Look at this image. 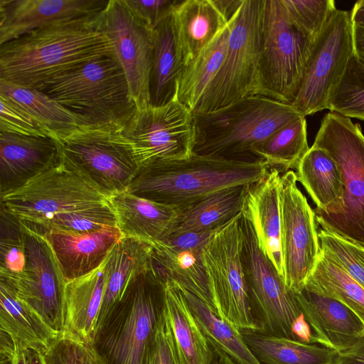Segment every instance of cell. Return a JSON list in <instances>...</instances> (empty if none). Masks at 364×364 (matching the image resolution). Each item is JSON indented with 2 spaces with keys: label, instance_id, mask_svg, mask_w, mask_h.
Instances as JSON below:
<instances>
[{
  "label": "cell",
  "instance_id": "6da1fadb",
  "mask_svg": "<svg viewBox=\"0 0 364 364\" xmlns=\"http://www.w3.org/2000/svg\"><path fill=\"white\" fill-rule=\"evenodd\" d=\"M96 16L36 29L0 45V81L39 90L96 58L115 54L112 41L97 27Z\"/></svg>",
  "mask_w": 364,
  "mask_h": 364
},
{
  "label": "cell",
  "instance_id": "7a4b0ae2",
  "mask_svg": "<svg viewBox=\"0 0 364 364\" xmlns=\"http://www.w3.org/2000/svg\"><path fill=\"white\" fill-rule=\"evenodd\" d=\"M270 168L263 161H237L193 153L187 159L143 165L127 191L181 209L219 190L255 183Z\"/></svg>",
  "mask_w": 364,
  "mask_h": 364
},
{
  "label": "cell",
  "instance_id": "3957f363",
  "mask_svg": "<svg viewBox=\"0 0 364 364\" xmlns=\"http://www.w3.org/2000/svg\"><path fill=\"white\" fill-rule=\"evenodd\" d=\"M193 153L231 161H260L254 149L302 116L288 103L250 95L208 113H193Z\"/></svg>",
  "mask_w": 364,
  "mask_h": 364
},
{
  "label": "cell",
  "instance_id": "277c9868",
  "mask_svg": "<svg viewBox=\"0 0 364 364\" xmlns=\"http://www.w3.org/2000/svg\"><path fill=\"white\" fill-rule=\"evenodd\" d=\"M38 90L80 118L85 127L124 129L136 109L115 54L96 58Z\"/></svg>",
  "mask_w": 364,
  "mask_h": 364
},
{
  "label": "cell",
  "instance_id": "5b68a950",
  "mask_svg": "<svg viewBox=\"0 0 364 364\" xmlns=\"http://www.w3.org/2000/svg\"><path fill=\"white\" fill-rule=\"evenodd\" d=\"M163 283L151 266L135 275L97 325L93 344L107 364H143L163 309Z\"/></svg>",
  "mask_w": 364,
  "mask_h": 364
},
{
  "label": "cell",
  "instance_id": "8992f818",
  "mask_svg": "<svg viewBox=\"0 0 364 364\" xmlns=\"http://www.w3.org/2000/svg\"><path fill=\"white\" fill-rule=\"evenodd\" d=\"M52 137L58 144L61 163L108 198L127 191L140 169L122 129L81 127Z\"/></svg>",
  "mask_w": 364,
  "mask_h": 364
},
{
  "label": "cell",
  "instance_id": "52a82bcc",
  "mask_svg": "<svg viewBox=\"0 0 364 364\" xmlns=\"http://www.w3.org/2000/svg\"><path fill=\"white\" fill-rule=\"evenodd\" d=\"M264 0H242L231 18L223 62L193 113H208L257 95Z\"/></svg>",
  "mask_w": 364,
  "mask_h": 364
},
{
  "label": "cell",
  "instance_id": "ba28073f",
  "mask_svg": "<svg viewBox=\"0 0 364 364\" xmlns=\"http://www.w3.org/2000/svg\"><path fill=\"white\" fill-rule=\"evenodd\" d=\"M242 213L215 230L203 249L215 313L240 331H262L251 306L243 259Z\"/></svg>",
  "mask_w": 364,
  "mask_h": 364
},
{
  "label": "cell",
  "instance_id": "9c48e42d",
  "mask_svg": "<svg viewBox=\"0 0 364 364\" xmlns=\"http://www.w3.org/2000/svg\"><path fill=\"white\" fill-rule=\"evenodd\" d=\"M313 146L334 159L344 187L342 212L318 224L364 247V135L360 124L330 112L322 119Z\"/></svg>",
  "mask_w": 364,
  "mask_h": 364
},
{
  "label": "cell",
  "instance_id": "30bf717a",
  "mask_svg": "<svg viewBox=\"0 0 364 364\" xmlns=\"http://www.w3.org/2000/svg\"><path fill=\"white\" fill-rule=\"evenodd\" d=\"M312 45L290 21L281 0H264L257 95L291 104Z\"/></svg>",
  "mask_w": 364,
  "mask_h": 364
},
{
  "label": "cell",
  "instance_id": "8fae6325",
  "mask_svg": "<svg viewBox=\"0 0 364 364\" xmlns=\"http://www.w3.org/2000/svg\"><path fill=\"white\" fill-rule=\"evenodd\" d=\"M108 200L107 196L60 161L22 188L1 197V206L21 223L32 224Z\"/></svg>",
  "mask_w": 364,
  "mask_h": 364
},
{
  "label": "cell",
  "instance_id": "7c38bea8",
  "mask_svg": "<svg viewBox=\"0 0 364 364\" xmlns=\"http://www.w3.org/2000/svg\"><path fill=\"white\" fill-rule=\"evenodd\" d=\"M353 55L350 12L336 9L313 43L299 88L291 102L302 116L327 109L330 95Z\"/></svg>",
  "mask_w": 364,
  "mask_h": 364
},
{
  "label": "cell",
  "instance_id": "4fadbf2b",
  "mask_svg": "<svg viewBox=\"0 0 364 364\" xmlns=\"http://www.w3.org/2000/svg\"><path fill=\"white\" fill-rule=\"evenodd\" d=\"M123 133L140 167L156 161L187 159L193 153V114L178 98L136 109Z\"/></svg>",
  "mask_w": 364,
  "mask_h": 364
},
{
  "label": "cell",
  "instance_id": "5bb4252c",
  "mask_svg": "<svg viewBox=\"0 0 364 364\" xmlns=\"http://www.w3.org/2000/svg\"><path fill=\"white\" fill-rule=\"evenodd\" d=\"M242 259L248 294L257 321L264 333L294 339L293 321L302 313L294 292L260 250L249 220L242 213Z\"/></svg>",
  "mask_w": 364,
  "mask_h": 364
},
{
  "label": "cell",
  "instance_id": "9a60e30c",
  "mask_svg": "<svg viewBox=\"0 0 364 364\" xmlns=\"http://www.w3.org/2000/svg\"><path fill=\"white\" fill-rule=\"evenodd\" d=\"M295 171L281 175L279 203L284 282L292 292L301 291L321 253L316 215L297 186Z\"/></svg>",
  "mask_w": 364,
  "mask_h": 364
},
{
  "label": "cell",
  "instance_id": "2e32d148",
  "mask_svg": "<svg viewBox=\"0 0 364 364\" xmlns=\"http://www.w3.org/2000/svg\"><path fill=\"white\" fill-rule=\"evenodd\" d=\"M95 21L97 27L112 42L136 109L149 106L154 30L141 21L124 0H109Z\"/></svg>",
  "mask_w": 364,
  "mask_h": 364
},
{
  "label": "cell",
  "instance_id": "e0dca14e",
  "mask_svg": "<svg viewBox=\"0 0 364 364\" xmlns=\"http://www.w3.org/2000/svg\"><path fill=\"white\" fill-rule=\"evenodd\" d=\"M22 227L25 267L18 274L0 273L1 279L52 329L60 333L63 329V304L66 282L47 240L23 225Z\"/></svg>",
  "mask_w": 364,
  "mask_h": 364
},
{
  "label": "cell",
  "instance_id": "ac0fdd59",
  "mask_svg": "<svg viewBox=\"0 0 364 364\" xmlns=\"http://www.w3.org/2000/svg\"><path fill=\"white\" fill-rule=\"evenodd\" d=\"M109 0H0V45L30 31L98 15Z\"/></svg>",
  "mask_w": 364,
  "mask_h": 364
},
{
  "label": "cell",
  "instance_id": "d6986e66",
  "mask_svg": "<svg viewBox=\"0 0 364 364\" xmlns=\"http://www.w3.org/2000/svg\"><path fill=\"white\" fill-rule=\"evenodd\" d=\"M60 163L55 140L0 132V196L11 193Z\"/></svg>",
  "mask_w": 364,
  "mask_h": 364
},
{
  "label": "cell",
  "instance_id": "ffe728a7",
  "mask_svg": "<svg viewBox=\"0 0 364 364\" xmlns=\"http://www.w3.org/2000/svg\"><path fill=\"white\" fill-rule=\"evenodd\" d=\"M294 294L311 327L314 343L340 353L364 336L363 322L340 301L305 288Z\"/></svg>",
  "mask_w": 364,
  "mask_h": 364
},
{
  "label": "cell",
  "instance_id": "44dd1931",
  "mask_svg": "<svg viewBox=\"0 0 364 364\" xmlns=\"http://www.w3.org/2000/svg\"><path fill=\"white\" fill-rule=\"evenodd\" d=\"M43 236L55 257L65 282L85 276L104 262L122 234L117 226L87 233L51 231Z\"/></svg>",
  "mask_w": 364,
  "mask_h": 364
},
{
  "label": "cell",
  "instance_id": "7402d4cb",
  "mask_svg": "<svg viewBox=\"0 0 364 364\" xmlns=\"http://www.w3.org/2000/svg\"><path fill=\"white\" fill-rule=\"evenodd\" d=\"M280 173L277 168H271L264 178L250 185L242 213L252 224L260 250L284 280L279 203Z\"/></svg>",
  "mask_w": 364,
  "mask_h": 364
},
{
  "label": "cell",
  "instance_id": "603a6c76",
  "mask_svg": "<svg viewBox=\"0 0 364 364\" xmlns=\"http://www.w3.org/2000/svg\"><path fill=\"white\" fill-rule=\"evenodd\" d=\"M296 175L316 205L317 223L339 215L343 209V181L341 170L324 149L311 146L300 161Z\"/></svg>",
  "mask_w": 364,
  "mask_h": 364
},
{
  "label": "cell",
  "instance_id": "cb8c5ba5",
  "mask_svg": "<svg viewBox=\"0 0 364 364\" xmlns=\"http://www.w3.org/2000/svg\"><path fill=\"white\" fill-rule=\"evenodd\" d=\"M123 237L151 244L169 235L180 209L154 202L124 191L108 198Z\"/></svg>",
  "mask_w": 364,
  "mask_h": 364
},
{
  "label": "cell",
  "instance_id": "d4e9b609",
  "mask_svg": "<svg viewBox=\"0 0 364 364\" xmlns=\"http://www.w3.org/2000/svg\"><path fill=\"white\" fill-rule=\"evenodd\" d=\"M163 312L172 333L178 364H210L212 346L180 287L168 278L163 283Z\"/></svg>",
  "mask_w": 364,
  "mask_h": 364
},
{
  "label": "cell",
  "instance_id": "484cf974",
  "mask_svg": "<svg viewBox=\"0 0 364 364\" xmlns=\"http://www.w3.org/2000/svg\"><path fill=\"white\" fill-rule=\"evenodd\" d=\"M171 17L184 68L228 23L213 0H181Z\"/></svg>",
  "mask_w": 364,
  "mask_h": 364
},
{
  "label": "cell",
  "instance_id": "4316f807",
  "mask_svg": "<svg viewBox=\"0 0 364 364\" xmlns=\"http://www.w3.org/2000/svg\"><path fill=\"white\" fill-rule=\"evenodd\" d=\"M106 264L107 258L91 273L66 282L63 304V331L93 341L105 289Z\"/></svg>",
  "mask_w": 364,
  "mask_h": 364
},
{
  "label": "cell",
  "instance_id": "83f0119b",
  "mask_svg": "<svg viewBox=\"0 0 364 364\" xmlns=\"http://www.w3.org/2000/svg\"><path fill=\"white\" fill-rule=\"evenodd\" d=\"M250 185L240 184L219 190L180 209L171 234L215 232L242 212Z\"/></svg>",
  "mask_w": 364,
  "mask_h": 364
},
{
  "label": "cell",
  "instance_id": "f1b7e54d",
  "mask_svg": "<svg viewBox=\"0 0 364 364\" xmlns=\"http://www.w3.org/2000/svg\"><path fill=\"white\" fill-rule=\"evenodd\" d=\"M152 252L153 244L123 236L112 247L107 257L105 289L97 325L120 299L133 277L150 267Z\"/></svg>",
  "mask_w": 364,
  "mask_h": 364
},
{
  "label": "cell",
  "instance_id": "f546056e",
  "mask_svg": "<svg viewBox=\"0 0 364 364\" xmlns=\"http://www.w3.org/2000/svg\"><path fill=\"white\" fill-rule=\"evenodd\" d=\"M204 246L178 247L158 241L153 244L151 264L163 282H176L213 310L203 262Z\"/></svg>",
  "mask_w": 364,
  "mask_h": 364
},
{
  "label": "cell",
  "instance_id": "4dcf8cb0",
  "mask_svg": "<svg viewBox=\"0 0 364 364\" xmlns=\"http://www.w3.org/2000/svg\"><path fill=\"white\" fill-rule=\"evenodd\" d=\"M183 68L171 15L154 28V48L149 81L151 105H164L177 98L178 85Z\"/></svg>",
  "mask_w": 364,
  "mask_h": 364
},
{
  "label": "cell",
  "instance_id": "1f68e13d",
  "mask_svg": "<svg viewBox=\"0 0 364 364\" xmlns=\"http://www.w3.org/2000/svg\"><path fill=\"white\" fill-rule=\"evenodd\" d=\"M261 364H336L338 353L318 343H305L261 331H242Z\"/></svg>",
  "mask_w": 364,
  "mask_h": 364
},
{
  "label": "cell",
  "instance_id": "d6a6232c",
  "mask_svg": "<svg viewBox=\"0 0 364 364\" xmlns=\"http://www.w3.org/2000/svg\"><path fill=\"white\" fill-rule=\"evenodd\" d=\"M0 331L25 346L43 351L60 333L52 329L14 290L0 280Z\"/></svg>",
  "mask_w": 364,
  "mask_h": 364
},
{
  "label": "cell",
  "instance_id": "836d02e7",
  "mask_svg": "<svg viewBox=\"0 0 364 364\" xmlns=\"http://www.w3.org/2000/svg\"><path fill=\"white\" fill-rule=\"evenodd\" d=\"M0 95L30 114L50 136L65 135L85 127L80 118L38 90L0 81Z\"/></svg>",
  "mask_w": 364,
  "mask_h": 364
},
{
  "label": "cell",
  "instance_id": "e575fe53",
  "mask_svg": "<svg viewBox=\"0 0 364 364\" xmlns=\"http://www.w3.org/2000/svg\"><path fill=\"white\" fill-rule=\"evenodd\" d=\"M231 18L227 26L183 68L177 98L192 112L219 70L226 54Z\"/></svg>",
  "mask_w": 364,
  "mask_h": 364
},
{
  "label": "cell",
  "instance_id": "d590c367",
  "mask_svg": "<svg viewBox=\"0 0 364 364\" xmlns=\"http://www.w3.org/2000/svg\"><path fill=\"white\" fill-rule=\"evenodd\" d=\"M178 286L200 328L212 346L225 353L236 364H261L249 348L241 331L220 318L200 299Z\"/></svg>",
  "mask_w": 364,
  "mask_h": 364
},
{
  "label": "cell",
  "instance_id": "8d00e7d4",
  "mask_svg": "<svg viewBox=\"0 0 364 364\" xmlns=\"http://www.w3.org/2000/svg\"><path fill=\"white\" fill-rule=\"evenodd\" d=\"M304 288L340 301L364 323V289L321 250Z\"/></svg>",
  "mask_w": 364,
  "mask_h": 364
},
{
  "label": "cell",
  "instance_id": "74e56055",
  "mask_svg": "<svg viewBox=\"0 0 364 364\" xmlns=\"http://www.w3.org/2000/svg\"><path fill=\"white\" fill-rule=\"evenodd\" d=\"M306 120L301 116L278 129L253 151L255 156L280 173L296 169L308 151Z\"/></svg>",
  "mask_w": 364,
  "mask_h": 364
},
{
  "label": "cell",
  "instance_id": "f35d334b",
  "mask_svg": "<svg viewBox=\"0 0 364 364\" xmlns=\"http://www.w3.org/2000/svg\"><path fill=\"white\" fill-rule=\"evenodd\" d=\"M39 235L51 231L87 233L108 226H117L115 213L109 202L63 213L40 223L23 224Z\"/></svg>",
  "mask_w": 364,
  "mask_h": 364
},
{
  "label": "cell",
  "instance_id": "ab89813d",
  "mask_svg": "<svg viewBox=\"0 0 364 364\" xmlns=\"http://www.w3.org/2000/svg\"><path fill=\"white\" fill-rule=\"evenodd\" d=\"M327 109L364 121V63L354 54L330 95Z\"/></svg>",
  "mask_w": 364,
  "mask_h": 364
},
{
  "label": "cell",
  "instance_id": "60d3db41",
  "mask_svg": "<svg viewBox=\"0 0 364 364\" xmlns=\"http://www.w3.org/2000/svg\"><path fill=\"white\" fill-rule=\"evenodd\" d=\"M292 24L313 43L336 9L333 0H281Z\"/></svg>",
  "mask_w": 364,
  "mask_h": 364
},
{
  "label": "cell",
  "instance_id": "b9f144b4",
  "mask_svg": "<svg viewBox=\"0 0 364 364\" xmlns=\"http://www.w3.org/2000/svg\"><path fill=\"white\" fill-rule=\"evenodd\" d=\"M47 364H107L91 341L60 332L43 351Z\"/></svg>",
  "mask_w": 364,
  "mask_h": 364
},
{
  "label": "cell",
  "instance_id": "7bdbcfd3",
  "mask_svg": "<svg viewBox=\"0 0 364 364\" xmlns=\"http://www.w3.org/2000/svg\"><path fill=\"white\" fill-rule=\"evenodd\" d=\"M0 221V273H20L26 264L22 225L17 217L2 206Z\"/></svg>",
  "mask_w": 364,
  "mask_h": 364
},
{
  "label": "cell",
  "instance_id": "ee69618b",
  "mask_svg": "<svg viewBox=\"0 0 364 364\" xmlns=\"http://www.w3.org/2000/svg\"><path fill=\"white\" fill-rule=\"evenodd\" d=\"M318 238L321 251L364 289V247L322 229Z\"/></svg>",
  "mask_w": 364,
  "mask_h": 364
},
{
  "label": "cell",
  "instance_id": "f6af8a7d",
  "mask_svg": "<svg viewBox=\"0 0 364 364\" xmlns=\"http://www.w3.org/2000/svg\"><path fill=\"white\" fill-rule=\"evenodd\" d=\"M0 132L35 136L50 134L26 112L0 95Z\"/></svg>",
  "mask_w": 364,
  "mask_h": 364
},
{
  "label": "cell",
  "instance_id": "bcb514c9",
  "mask_svg": "<svg viewBox=\"0 0 364 364\" xmlns=\"http://www.w3.org/2000/svg\"><path fill=\"white\" fill-rule=\"evenodd\" d=\"M143 364H178L172 333L163 309Z\"/></svg>",
  "mask_w": 364,
  "mask_h": 364
},
{
  "label": "cell",
  "instance_id": "7dc6e473",
  "mask_svg": "<svg viewBox=\"0 0 364 364\" xmlns=\"http://www.w3.org/2000/svg\"><path fill=\"white\" fill-rule=\"evenodd\" d=\"M132 11L154 29L170 16L181 0H124Z\"/></svg>",
  "mask_w": 364,
  "mask_h": 364
},
{
  "label": "cell",
  "instance_id": "c3c4849f",
  "mask_svg": "<svg viewBox=\"0 0 364 364\" xmlns=\"http://www.w3.org/2000/svg\"><path fill=\"white\" fill-rule=\"evenodd\" d=\"M0 364H28V348L1 331Z\"/></svg>",
  "mask_w": 364,
  "mask_h": 364
},
{
  "label": "cell",
  "instance_id": "681fc988",
  "mask_svg": "<svg viewBox=\"0 0 364 364\" xmlns=\"http://www.w3.org/2000/svg\"><path fill=\"white\" fill-rule=\"evenodd\" d=\"M336 364H364V336L350 348L338 353Z\"/></svg>",
  "mask_w": 364,
  "mask_h": 364
},
{
  "label": "cell",
  "instance_id": "f907efd6",
  "mask_svg": "<svg viewBox=\"0 0 364 364\" xmlns=\"http://www.w3.org/2000/svg\"><path fill=\"white\" fill-rule=\"evenodd\" d=\"M291 333L296 341L305 343H314L313 333L303 313L293 321Z\"/></svg>",
  "mask_w": 364,
  "mask_h": 364
},
{
  "label": "cell",
  "instance_id": "816d5d0a",
  "mask_svg": "<svg viewBox=\"0 0 364 364\" xmlns=\"http://www.w3.org/2000/svg\"><path fill=\"white\" fill-rule=\"evenodd\" d=\"M353 54L364 63V27L353 24Z\"/></svg>",
  "mask_w": 364,
  "mask_h": 364
},
{
  "label": "cell",
  "instance_id": "f5cc1de1",
  "mask_svg": "<svg viewBox=\"0 0 364 364\" xmlns=\"http://www.w3.org/2000/svg\"><path fill=\"white\" fill-rule=\"evenodd\" d=\"M350 14L353 24L364 27V0L356 1Z\"/></svg>",
  "mask_w": 364,
  "mask_h": 364
},
{
  "label": "cell",
  "instance_id": "db71d44e",
  "mask_svg": "<svg viewBox=\"0 0 364 364\" xmlns=\"http://www.w3.org/2000/svg\"><path fill=\"white\" fill-rule=\"evenodd\" d=\"M210 364H236V363L225 353H223L220 350L212 346V356H211V360H210Z\"/></svg>",
  "mask_w": 364,
  "mask_h": 364
},
{
  "label": "cell",
  "instance_id": "11a10c76",
  "mask_svg": "<svg viewBox=\"0 0 364 364\" xmlns=\"http://www.w3.org/2000/svg\"><path fill=\"white\" fill-rule=\"evenodd\" d=\"M28 364H47L43 351L28 348Z\"/></svg>",
  "mask_w": 364,
  "mask_h": 364
}]
</instances>
